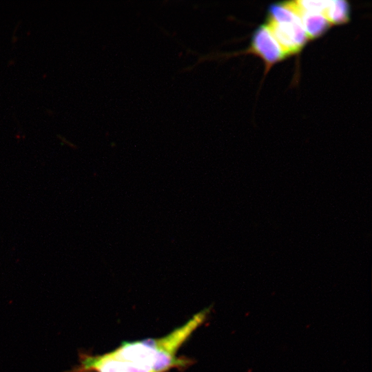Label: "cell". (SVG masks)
<instances>
[{"instance_id": "obj_1", "label": "cell", "mask_w": 372, "mask_h": 372, "mask_svg": "<svg viewBox=\"0 0 372 372\" xmlns=\"http://www.w3.org/2000/svg\"><path fill=\"white\" fill-rule=\"evenodd\" d=\"M209 311V309L200 311L161 338L123 342L103 354L80 352L78 364L65 372H167L173 369H183L193 362L191 359L178 357V351L205 322Z\"/></svg>"}, {"instance_id": "obj_2", "label": "cell", "mask_w": 372, "mask_h": 372, "mask_svg": "<svg viewBox=\"0 0 372 372\" xmlns=\"http://www.w3.org/2000/svg\"><path fill=\"white\" fill-rule=\"evenodd\" d=\"M265 24L268 27L286 57L299 53L309 41L298 16L281 21L266 19Z\"/></svg>"}, {"instance_id": "obj_3", "label": "cell", "mask_w": 372, "mask_h": 372, "mask_svg": "<svg viewBox=\"0 0 372 372\" xmlns=\"http://www.w3.org/2000/svg\"><path fill=\"white\" fill-rule=\"evenodd\" d=\"M245 53L259 56L265 63V74L276 63L283 61L286 56L274 39L268 27L264 23L253 32L249 48Z\"/></svg>"}, {"instance_id": "obj_4", "label": "cell", "mask_w": 372, "mask_h": 372, "mask_svg": "<svg viewBox=\"0 0 372 372\" xmlns=\"http://www.w3.org/2000/svg\"><path fill=\"white\" fill-rule=\"evenodd\" d=\"M287 2L298 15L309 40L321 37L332 26L324 15L302 10L296 6L295 1Z\"/></svg>"}, {"instance_id": "obj_5", "label": "cell", "mask_w": 372, "mask_h": 372, "mask_svg": "<svg viewBox=\"0 0 372 372\" xmlns=\"http://www.w3.org/2000/svg\"><path fill=\"white\" fill-rule=\"evenodd\" d=\"M324 17L333 25H342L351 20V6L345 0L330 1Z\"/></svg>"}, {"instance_id": "obj_6", "label": "cell", "mask_w": 372, "mask_h": 372, "mask_svg": "<svg viewBox=\"0 0 372 372\" xmlns=\"http://www.w3.org/2000/svg\"><path fill=\"white\" fill-rule=\"evenodd\" d=\"M296 6L305 11L321 14L324 16L330 1H295Z\"/></svg>"}]
</instances>
